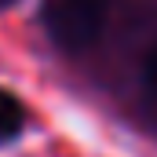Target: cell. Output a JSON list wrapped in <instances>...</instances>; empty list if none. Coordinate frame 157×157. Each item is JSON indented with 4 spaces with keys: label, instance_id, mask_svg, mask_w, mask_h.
Instances as JSON below:
<instances>
[{
    "label": "cell",
    "instance_id": "3957f363",
    "mask_svg": "<svg viewBox=\"0 0 157 157\" xmlns=\"http://www.w3.org/2000/svg\"><path fill=\"white\" fill-rule=\"evenodd\" d=\"M143 84L157 95V40H154V48L146 51V59H143Z\"/></svg>",
    "mask_w": 157,
    "mask_h": 157
},
{
    "label": "cell",
    "instance_id": "7a4b0ae2",
    "mask_svg": "<svg viewBox=\"0 0 157 157\" xmlns=\"http://www.w3.org/2000/svg\"><path fill=\"white\" fill-rule=\"evenodd\" d=\"M22 128H26V110H22V102H18L11 91H0V143L18 139Z\"/></svg>",
    "mask_w": 157,
    "mask_h": 157
},
{
    "label": "cell",
    "instance_id": "6da1fadb",
    "mask_svg": "<svg viewBox=\"0 0 157 157\" xmlns=\"http://www.w3.org/2000/svg\"><path fill=\"white\" fill-rule=\"evenodd\" d=\"M113 0H44L40 18L62 51H88L102 37Z\"/></svg>",
    "mask_w": 157,
    "mask_h": 157
}]
</instances>
